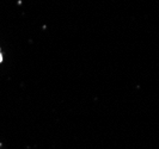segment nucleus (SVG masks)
Wrapping results in <instances>:
<instances>
[{
  "label": "nucleus",
  "mask_w": 159,
  "mask_h": 149,
  "mask_svg": "<svg viewBox=\"0 0 159 149\" xmlns=\"http://www.w3.org/2000/svg\"><path fill=\"white\" fill-rule=\"evenodd\" d=\"M2 62V54H1V51H0V63Z\"/></svg>",
  "instance_id": "nucleus-1"
}]
</instances>
